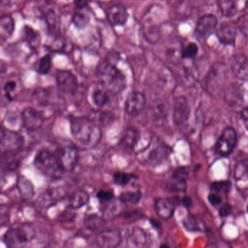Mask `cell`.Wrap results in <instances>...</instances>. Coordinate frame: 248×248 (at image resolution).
I'll use <instances>...</instances> for the list:
<instances>
[{"instance_id":"cell-19","label":"cell","mask_w":248,"mask_h":248,"mask_svg":"<svg viewBox=\"0 0 248 248\" xmlns=\"http://www.w3.org/2000/svg\"><path fill=\"white\" fill-rule=\"evenodd\" d=\"M230 70L236 78L241 80L248 78V59L243 54L233 55L230 60Z\"/></svg>"},{"instance_id":"cell-12","label":"cell","mask_w":248,"mask_h":248,"mask_svg":"<svg viewBox=\"0 0 248 248\" xmlns=\"http://www.w3.org/2000/svg\"><path fill=\"white\" fill-rule=\"evenodd\" d=\"M147 99L145 95L140 92H133L127 97L125 109L127 114L131 117L139 116L146 107Z\"/></svg>"},{"instance_id":"cell-16","label":"cell","mask_w":248,"mask_h":248,"mask_svg":"<svg viewBox=\"0 0 248 248\" xmlns=\"http://www.w3.org/2000/svg\"><path fill=\"white\" fill-rule=\"evenodd\" d=\"M122 243L120 232L116 230H105L98 234L96 243L99 248H116Z\"/></svg>"},{"instance_id":"cell-41","label":"cell","mask_w":248,"mask_h":248,"mask_svg":"<svg viewBox=\"0 0 248 248\" xmlns=\"http://www.w3.org/2000/svg\"><path fill=\"white\" fill-rule=\"evenodd\" d=\"M231 184L229 181H219L211 184V189L216 193H228L231 189Z\"/></svg>"},{"instance_id":"cell-7","label":"cell","mask_w":248,"mask_h":248,"mask_svg":"<svg viewBox=\"0 0 248 248\" xmlns=\"http://www.w3.org/2000/svg\"><path fill=\"white\" fill-rule=\"evenodd\" d=\"M60 181L61 179H55L53 184L50 185L46 190L39 195L37 202L40 206H51L65 198L68 192V186Z\"/></svg>"},{"instance_id":"cell-5","label":"cell","mask_w":248,"mask_h":248,"mask_svg":"<svg viewBox=\"0 0 248 248\" xmlns=\"http://www.w3.org/2000/svg\"><path fill=\"white\" fill-rule=\"evenodd\" d=\"M229 68L225 63L216 62L212 65L206 78V89L211 94L219 93L228 77Z\"/></svg>"},{"instance_id":"cell-31","label":"cell","mask_w":248,"mask_h":248,"mask_svg":"<svg viewBox=\"0 0 248 248\" xmlns=\"http://www.w3.org/2000/svg\"><path fill=\"white\" fill-rule=\"evenodd\" d=\"M131 238L137 247H144L147 243V234L141 227H134L131 232Z\"/></svg>"},{"instance_id":"cell-48","label":"cell","mask_w":248,"mask_h":248,"mask_svg":"<svg viewBox=\"0 0 248 248\" xmlns=\"http://www.w3.org/2000/svg\"><path fill=\"white\" fill-rule=\"evenodd\" d=\"M97 117L99 118L97 121L100 122V124H103L109 123V122L112 120V119H113V118L112 117V114L109 113H106V112H102Z\"/></svg>"},{"instance_id":"cell-26","label":"cell","mask_w":248,"mask_h":248,"mask_svg":"<svg viewBox=\"0 0 248 248\" xmlns=\"http://www.w3.org/2000/svg\"><path fill=\"white\" fill-rule=\"evenodd\" d=\"M15 30V21L10 16H4L0 20V35L1 40H6L13 35Z\"/></svg>"},{"instance_id":"cell-14","label":"cell","mask_w":248,"mask_h":248,"mask_svg":"<svg viewBox=\"0 0 248 248\" xmlns=\"http://www.w3.org/2000/svg\"><path fill=\"white\" fill-rule=\"evenodd\" d=\"M191 108L187 98L183 96L178 97L173 104V122L177 125L186 124L190 116Z\"/></svg>"},{"instance_id":"cell-9","label":"cell","mask_w":248,"mask_h":248,"mask_svg":"<svg viewBox=\"0 0 248 248\" xmlns=\"http://www.w3.org/2000/svg\"><path fill=\"white\" fill-rule=\"evenodd\" d=\"M218 19L213 14H206L198 20L195 30V36L199 40H205L215 33Z\"/></svg>"},{"instance_id":"cell-42","label":"cell","mask_w":248,"mask_h":248,"mask_svg":"<svg viewBox=\"0 0 248 248\" xmlns=\"http://www.w3.org/2000/svg\"><path fill=\"white\" fill-rule=\"evenodd\" d=\"M16 88H17V84L16 81H9L4 84V90L5 97L9 100L12 101L15 98V93H16Z\"/></svg>"},{"instance_id":"cell-21","label":"cell","mask_w":248,"mask_h":248,"mask_svg":"<svg viewBox=\"0 0 248 248\" xmlns=\"http://www.w3.org/2000/svg\"><path fill=\"white\" fill-rule=\"evenodd\" d=\"M176 201L172 198H157L154 202V210L157 216L163 220H168L174 214Z\"/></svg>"},{"instance_id":"cell-3","label":"cell","mask_w":248,"mask_h":248,"mask_svg":"<svg viewBox=\"0 0 248 248\" xmlns=\"http://www.w3.org/2000/svg\"><path fill=\"white\" fill-rule=\"evenodd\" d=\"M35 168L42 174L53 179H61L64 170L56 153L49 150H42L35 156Z\"/></svg>"},{"instance_id":"cell-18","label":"cell","mask_w":248,"mask_h":248,"mask_svg":"<svg viewBox=\"0 0 248 248\" xmlns=\"http://www.w3.org/2000/svg\"><path fill=\"white\" fill-rule=\"evenodd\" d=\"M189 175V169L186 166L176 169L167 184V189L173 192H184L186 189V181Z\"/></svg>"},{"instance_id":"cell-15","label":"cell","mask_w":248,"mask_h":248,"mask_svg":"<svg viewBox=\"0 0 248 248\" xmlns=\"http://www.w3.org/2000/svg\"><path fill=\"white\" fill-rule=\"evenodd\" d=\"M23 128L29 131L39 129L44 123V117L40 112L33 108H26L21 113Z\"/></svg>"},{"instance_id":"cell-25","label":"cell","mask_w":248,"mask_h":248,"mask_svg":"<svg viewBox=\"0 0 248 248\" xmlns=\"http://www.w3.org/2000/svg\"><path fill=\"white\" fill-rule=\"evenodd\" d=\"M90 200L89 194L83 189H77L70 196L68 206L71 209H79L85 205Z\"/></svg>"},{"instance_id":"cell-2","label":"cell","mask_w":248,"mask_h":248,"mask_svg":"<svg viewBox=\"0 0 248 248\" xmlns=\"http://www.w3.org/2000/svg\"><path fill=\"white\" fill-rule=\"evenodd\" d=\"M116 55H108L98 67V74L100 83L109 91L114 93L123 90L125 78L118 69L116 62L114 61Z\"/></svg>"},{"instance_id":"cell-10","label":"cell","mask_w":248,"mask_h":248,"mask_svg":"<svg viewBox=\"0 0 248 248\" xmlns=\"http://www.w3.org/2000/svg\"><path fill=\"white\" fill-rule=\"evenodd\" d=\"M57 87L61 93L65 94H74L78 89L77 77L69 71H58L55 77Z\"/></svg>"},{"instance_id":"cell-44","label":"cell","mask_w":248,"mask_h":248,"mask_svg":"<svg viewBox=\"0 0 248 248\" xmlns=\"http://www.w3.org/2000/svg\"><path fill=\"white\" fill-rule=\"evenodd\" d=\"M236 23L240 31L248 37V13L240 16Z\"/></svg>"},{"instance_id":"cell-11","label":"cell","mask_w":248,"mask_h":248,"mask_svg":"<svg viewBox=\"0 0 248 248\" xmlns=\"http://www.w3.org/2000/svg\"><path fill=\"white\" fill-rule=\"evenodd\" d=\"M56 155L64 170L71 172L75 169L79 160V152L74 146H64L57 149Z\"/></svg>"},{"instance_id":"cell-8","label":"cell","mask_w":248,"mask_h":248,"mask_svg":"<svg viewBox=\"0 0 248 248\" xmlns=\"http://www.w3.org/2000/svg\"><path fill=\"white\" fill-rule=\"evenodd\" d=\"M237 142V135L233 127L224 128L215 144V151L221 156H227L234 151Z\"/></svg>"},{"instance_id":"cell-51","label":"cell","mask_w":248,"mask_h":248,"mask_svg":"<svg viewBox=\"0 0 248 248\" xmlns=\"http://www.w3.org/2000/svg\"><path fill=\"white\" fill-rule=\"evenodd\" d=\"M247 211H248V207H247Z\"/></svg>"},{"instance_id":"cell-36","label":"cell","mask_w":248,"mask_h":248,"mask_svg":"<svg viewBox=\"0 0 248 248\" xmlns=\"http://www.w3.org/2000/svg\"><path fill=\"white\" fill-rule=\"evenodd\" d=\"M137 179V176L133 173H126V172H116L114 173V182L116 185L120 186H125V185L129 184L131 181Z\"/></svg>"},{"instance_id":"cell-28","label":"cell","mask_w":248,"mask_h":248,"mask_svg":"<svg viewBox=\"0 0 248 248\" xmlns=\"http://www.w3.org/2000/svg\"><path fill=\"white\" fill-rule=\"evenodd\" d=\"M50 97L51 93L50 90L46 89H39L33 93L32 95V103L34 106L45 108L50 105Z\"/></svg>"},{"instance_id":"cell-30","label":"cell","mask_w":248,"mask_h":248,"mask_svg":"<svg viewBox=\"0 0 248 248\" xmlns=\"http://www.w3.org/2000/svg\"><path fill=\"white\" fill-rule=\"evenodd\" d=\"M183 227L190 232H201L205 230L203 221L198 219L196 217L189 216L183 219Z\"/></svg>"},{"instance_id":"cell-34","label":"cell","mask_w":248,"mask_h":248,"mask_svg":"<svg viewBox=\"0 0 248 248\" xmlns=\"http://www.w3.org/2000/svg\"><path fill=\"white\" fill-rule=\"evenodd\" d=\"M17 186L23 198H29L33 195V186L30 181L28 180L24 176H21L18 179Z\"/></svg>"},{"instance_id":"cell-13","label":"cell","mask_w":248,"mask_h":248,"mask_svg":"<svg viewBox=\"0 0 248 248\" xmlns=\"http://www.w3.org/2000/svg\"><path fill=\"white\" fill-rule=\"evenodd\" d=\"M23 144V138L17 133L1 129V147L4 153H13L18 151Z\"/></svg>"},{"instance_id":"cell-29","label":"cell","mask_w":248,"mask_h":248,"mask_svg":"<svg viewBox=\"0 0 248 248\" xmlns=\"http://www.w3.org/2000/svg\"><path fill=\"white\" fill-rule=\"evenodd\" d=\"M24 39L30 48L36 49L41 44V36L37 31L29 26L24 27Z\"/></svg>"},{"instance_id":"cell-33","label":"cell","mask_w":248,"mask_h":248,"mask_svg":"<svg viewBox=\"0 0 248 248\" xmlns=\"http://www.w3.org/2000/svg\"><path fill=\"white\" fill-rule=\"evenodd\" d=\"M105 218L97 215L89 216L84 220V226L87 230L95 231L101 228L105 224Z\"/></svg>"},{"instance_id":"cell-4","label":"cell","mask_w":248,"mask_h":248,"mask_svg":"<svg viewBox=\"0 0 248 248\" xmlns=\"http://www.w3.org/2000/svg\"><path fill=\"white\" fill-rule=\"evenodd\" d=\"M168 154V147L159 140H153L144 150L138 153L136 158L141 164L153 166L163 161Z\"/></svg>"},{"instance_id":"cell-35","label":"cell","mask_w":248,"mask_h":248,"mask_svg":"<svg viewBox=\"0 0 248 248\" xmlns=\"http://www.w3.org/2000/svg\"><path fill=\"white\" fill-rule=\"evenodd\" d=\"M93 100L97 107L103 108L110 101L107 92L103 90H96L93 93Z\"/></svg>"},{"instance_id":"cell-38","label":"cell","mask_w":248,"mask_h":248,"mask_svg":"<svg viewBox=\"0 0 248 248\" xmlns=\"http://www.w3.org/2000/svg\"><path fill=\"white\" fill-rule=\"evenodd\" d=\"M199 52V47L196 43L191 42L184 47H182V59H194Z\"/></svg>"},{"instance_id":"cell-46","label":"cell","mask_w":248,"mask_h":248,"mask_svg":"<svg viewBox=\"0 0 248 248\" xmlns=\"http://www.w3.org/2000/svg\"><path fill=\"white\" fill-rule=\"evenodd\" d=\"M208 201L211 202V205L216 206V205H220L222 202V199L221 197L217 193H211L208 195Z\"/></svg>"},{"instance_id":"cell-24","label":"cell","mask_w":248,"mask_h":248,"mask_svg":"<svg viewBox=\"0 0 248 248\" xmlns=\"http://www.w3.org/2000/svg\"><path fill=\"white\" fill-rule=\"evenodd\" d=\"M45 16V22H46L47 27L50 34L52 36L58 37L60 33V27H61V22L59 17L53 10H48L44 15Z\"/></svg>"},{"instance_id":"cell-43","label":"cell","mask_w":248,"mask_h":248,"mask_svg":"<svg viewBox=\"0 0 248 248\" xmlns=\"http://www.w3.org/2000/svg\"><path fill=\"white\" fill-rule=\"evenodd\" d=\"M248 173V159L241 160L237 164L235 168V178L243 179Z\"/></svg>"},{"instance_id":"cell-6","label":"cell","mask_w":248,"mask_h":248,"mask_svg":"<svg viewBox=\"0 0 248 248\" xmlns=\"http://www.w3.org/2000/svg\"><path fill=\"white\" fill-rule=\"evenodd\" d=\"M33 231L29 226L14 227L7 230L4 242L7 248H25L32 240Z\"/></svg>"},{"instance_id":"cell-39","label":"cell","mask_w":248,"mask_h":248,"mask_svg":"<svg viewBox=\"0 0 248 248\" xmlns=\"http://www.w3.org/2000/svg\"><path fill=\"white\" fill-rule=\"evenodd\" d=\"M52 67V58L50 55L42 57L38 65V73L41 75H46L50 71Z\"/></svg>"},{"instance_id":"cell-47","label":"cell","mask_w":248,"mask_h":248,"mask_svg":"<svg viewBox=\"0 0 248 248\" xmlns=\"http://www.w3.org/2000/svg\"><path fill=\"white\" fill-rule=\"evenodd\" d=\"M232 211V207L229 203H225L220 208L219 215L221 217H227L230 215Z\"/></svg>"},{"instance_id":"cell-37","label":"cell","mask_w":248,"mask_h":248,"mask_svg":"<svg viewBox=\"0 0 248 248\" xmlns=\"http://www.w3.org/2000/svg\"><path fill=\"white\" fill-rule=\"evenodd\" d=\"M78 10L73 17V23L79 29H83L88 24L90 17L87 13L83 11L84 9H78Z\"/></svg>"},{"instance_id":"cell-32","label":"cell","mask_w":248,"mask_h":248,"mask_svg":"<svg viewBox=\"0 0 248 248\" xmlns=\"http://www.w3.org/2000/svg\"><path fill=\"white\" fill-rule=\"evenodd\" d=\"M141 191H127L119 195V200L122 203L137 204L141 201Z\"/></svg>"},{"instance_id":"cell-1","label":"cell","mask_w":248,"mask_h":248,"mask_svg":"<svg viewBox=\"0 0 248 248\" xmlns=\"http://www.w3.org/2000/svg\"><path fill=\"white\" fill-rule=\"evenodd\" d=\"M73 138L84 148H92L100 142L102 132L99 124L86 117L70 118Z\"/></svg>"},{"instance_id":"cell-17","label":"cell","mask_w":248,"mask_h":248,"mask_svg":"<svg viewBox=\"0 0 248 248\" xmlns=\"http://www.w3.org/2000/svg\"><path fill=\"white\" fill-rule=\"evenodd\" d=\"M237 23L234 22H226L220 25L216 29L215 34L218 40L223 45L227 46H234L235 45L237 34Z\"/></svg>"},{"instance_id":"cell-23","label":"cell","mask_w":248,"mask_h":248,"mask_svg":"<svg viewBox=\"0 0 248 248\" xmlns=\"http://www.w3.org/2000/svg\"><path fill=\"white\" fill-rule=\"evenodd\" d=\"M139 139V131L134 128H128L122 134L119 144L125 150H132L138 144Z\"/></svg>"},{"instance_id":"cell-50","label":"cell","mask_w":248,"mask_h":248,"mask_svg":"<svg viewBox=\"0 0 248 248\" xmlns=\"http://www.w3.org/2000/svg\"><path fill=\"white\" fill-rule=\"evenodd\" d=\"M160 248H169V246H167V245L163 244V245H162L161 246H160Z\"/></svg>"},{"instance_id":"cell-20","label":"cell","mask_w":248,"mask_h":248,"mask_svg":"<svg viewBox=\"0 0 248 248\" xmlns=\"http://www.w3.org/2000/svg\"><path fill=\"white\" fill-rule=\"evenodd\" d=\"M106 17L112 26H123L128 21V10L122 4H115L106 10Z\"/></svg>"},{"instance_id":"cell-27","label":"cell","mask_w":248,"mask_h":248,"mask_svg":"<svg viewBox=\"0 0 248 248\" xmlns=\"http://www.w3.org/2000/svg\"><path fill=\"white\" fill-rule=\"evenodd\" d=\"M218 4L225 17H233L238 12V0H218Z\"/></svg>"},{"instance_id":"cell-45","label":"cell","mask_w":248,"mask_h":248,"mask_svg":"<svg viewBox=\"0 0 248 248\" xmlns=\"http://www.w3.org/2000/svg\"><path fill=\"white\" fill-rule=\"evenodd\" d=\"M114 198V192L112 190H102L99 191L97 193V198L100 203H106L110 202Z\"/></svg>"},{"instance_id":"cell-49","label":"cell","mask_w":248,"mask_h":248,"mask_svg":"<svg viewBox=\"0 0 248 248\" xmlns=\"http://www.w3.org/2000/svg\"><path fill=\"white\" fill-rule=\"evenodd\" d=\"M183 203L185 206L187 207V208H189V207L192 205V200H191V198H189V197H185L183 199Z\"/></svg>"},{"instance_id":"cell-22","label":"cell","mask_w":248,"mask_h":248,"mask_svg":"<svg viewBox=\"0 0 248 248\" xmlns=\"http://www.w3.org/2000/svg\"><path fill=\"white\" fill-rule=\"evenodd\" d=\"M242 86L232 84L227 88L225 93V100L231 106H243L244 103V94L242 92Z\"/></svg>"},{"instance_id":"cell-40","label":"cell","mask_w":248,"mask_h":248,"mask_svg":"<svg viewBox=\"0 0 248 248\" xmlns=\"http://www.w3.org/2000/svg\"><path fill=\"white\" fill-rule=\"evenodd\" d=\"M121 208L119 203L117 202H112L107 208L105 209L103 213V218L105 219H112L120 215Z\"/></svg>"}]
</instances>
